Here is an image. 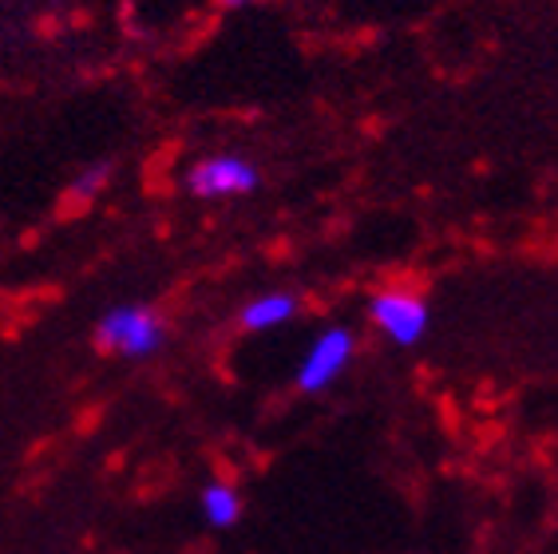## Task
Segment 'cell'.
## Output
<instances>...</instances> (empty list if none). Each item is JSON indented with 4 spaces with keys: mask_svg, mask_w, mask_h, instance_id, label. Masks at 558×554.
<instances>
[{
    "mask_svg": "<svg viewBox=\"0 0 558 554\" xmlns=\"http://www.w3.org/2000/svg\"><path fill=\"white\" fill-rule=\"evenodd\" d=\"M198 507H203V519L210 527H218V531H226V527H234L242 519V495L230 483H206L203 495H198Z\"/></svg>",
    "mask_w": 558,
    "mask_h": 554,
    "instance_id": "6",
    "label": "cell"
},
{
    "mask_svg": "<svg viewBox=\"0 0 558 554\" xmlns=\"http://www.w3.org/2000/svg\"><path fill=\"white\" fill-rule=\"evenodd\" d=\"M96 337L104 349L128 357V361H143L155 357L167 341V321L147 305H116L108 317L96 325Z\"/></svg>",
    "mask_w": 558,
    "mask_h": 554,
    "instance_id": "1",
    "label": "cell"
},
{
    "mask_svg": "<svg viewBox=\"0 0 558 554\" xmlns=\"http://www.w3.org/2000/svg\"><path fill=\"white\" fill-rule=\"evenodd\" d=\"M186 186H191L194 198H206V203H218V198H238V194L258 191V167L242 155H210V159H198L186 174Z\"/></svg>",
    "mask_w": 558,
    "mask_h": 554,
    "instance_id": "3",
    "label": "cell"
},
{
    "mask_svg": "<svg viewBox=\"0 0 558 554\" xmlns=\"http://www.w3.org/2000/svg\"><path fill=\"white\" fill-rule=\"evenodd\" d=\"M108 179H111V167H108V162H96V167H87V171L75 174V182H72V198H75V203H92L96 194H104Z\"/></svg>",
    "mask_w": 558,
    "mask_h": 554,
    "instance_id": "7",
    "label": "cell"
},
{
    "mask_svg": "<svg viewBox=\"0 0 558 554\" xmlns=\"http://www.w3.org/2000/svg\"><path fill=\"white\" fill-rule=\"evenodd\" d=\"M226 9H246V4H258V0H222Z\"/></svg>",
    "mask_w": 558,
    "mask_h": 554,
    "instance_id": "8",
    "label": "cell"
},
{
    "mask_svg": "<svg viewBox=\"0 0 558 554\" xmlns=\"http://www.w3.org/2000/svg\"><path fill=\"white\" fill-rule=\"evenodd\" d=\"M368 313H373L376 329L385 333L392 345H404V349L428 333V305L409 289H380L373 305H368Z\"/></svg>",
    "mask_w": 558,
    "mask_h": 554,
    "instance_id": "4",
    "label": "cell"
},
{
    "mask_svg": "<svg viewBox=\"0 0 558 554\" xmlns=\"http://www.w3.org/2000/svg\"><path fill=\"white\" fill-rule=\"evenodd\" d=\"M353 352H356V337L344 325L317 333V341L305 349V357L298 364V388L301 393H325L353 364Z\"/></svg>",
    "mask_w": 558,
    "mask_h": 554,
    "instance_id": "2",
    "label": "cell"
},
{
    "mask_svg": "<svg viewBox=\"0 0 558 554\" xmlns=\"http://www.w3.org/2000/svg\"><path fill=\"white\" fill-rule=\"evenodd\" d=\"M293 317H298V298L286 293V289H274V293H262V298L246 301V310H242V329L269 333Z\"/></svg>",
    "mask_w": 558,
    "mask_h": 554,
    "instance_id": "5",
    "label": "cell"
}]
</instances>
